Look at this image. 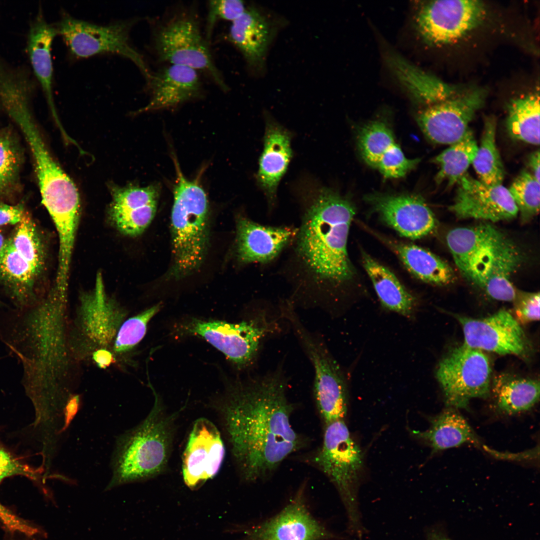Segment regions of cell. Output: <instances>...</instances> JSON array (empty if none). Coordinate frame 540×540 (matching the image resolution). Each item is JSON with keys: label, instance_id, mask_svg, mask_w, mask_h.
Masks as SVG:
<instances>
[{"label": "cell", "instance_id": "cell-1", "mask_svg": "<svg viewBox=\"0 0 540 540\" xmlns=\"http://www.w3.org/2000/svg\"><path fill=\"white\" fill-rule=\"evenodd\" d=\"M295 192L300 223L278 272L295 306H327L340 301L355 276L348 241L356 209L311 178L302 180Z\"/></svg>", "mask_w": 540, "mask_h": 540}, {"label": "cell", "instance_id": "cell-2", "mask_svg": "<svg viewBox=\"0 0 540 540\" xmlns=\"http://www.w3.org/2000/svg\"><path fill=\"white\" fill-rule=\"evenodd\" d=\"M284 377L276 372L227 388L218 403L240 476L247 482L272 474L306 444L292 428Z\"/></svg>", "mask_w": 540, "mask_h": 540}, {"label": "cell", "instance_id": "cell-3", "mask_svg": "<svg viewBox=\"0 0 540 540\" xmlns=\"http://www.w3.org/2000/svg\"><path fill=\"white\" fill-rule=\"evenodd\" d=\"M67 302L52 288L34 305L0 320V338L21 364L22 384L39 414L60 410L72 394Z\"/></svg>", "mask_w": 540, "mask_h": 540}, {"label": "cell", "instance_id": "cell-4", "mask_svg": "<svg viewBox=\"0 0 540 540\" xmlns=\"http://www.w3.org/2000/svg\"><path fill=\"white\" fill-rule=\"evenodd\" d=\"M176 414L164 412L158 396L147 416L117 437L112 459V478L105 491L144 481L161 474L170 456Z\"/></svg>", "mask_w": 540, "mask_h": 540}, {"label": "cell", "instance_id": "cell-5", "mask_svg": "<svg viewBox=\"0 0 540 540\" xmlns=\"http://www.w3.org/2000/svg\"><path fill=\"white\" fill-rule=\"evenodd\" d=\"M172 156L176 180L171 216L173 264L170 276L180 279L197 270L206 257L209 244V206L200 184L203 171L190 180L182 173L176 156Z\"/></svg>", "mask_w": 540, "mask_h": 540}, {"label": "cell", "instance_id": "cell-6", "mask_svg": "<svg viewBox=\"0 0 540 540\" xmlns=\"http://www.w3.org/2000/svg\"><path fill=\"white\" fill-rule=\"evenodd\" d=\"M325 426L322 444L312 462L336 488L346 510L348 532L361 539L366 533L358 498L363 467L362 452L344 420Z\"/></svg>", "mask_w": 540, "mask_h": 540}, {"label": "cell", "instance_id": "cell-7", "mask_svg": "<svg viewBox=\"0 0 540 540\" xmlns=\"http://www.w3.org/2000/svg\"><path fill=\"white\" fill-rule=\"evenodd\" d=\"M14 122L31 150L42 202L56 230L66 233L74 230L80 213V194L75 184L51 156L32 115H22Z\"/></svg>", "mask_w": 540, "mask_h": 540}, {"label": "cell", "instance_id": "cell-8", "mask_svg": "<svg viewBox=\"0 0 540 540\" xmlns=\"http://www.w3.org/2000/svg\"><path fill=\"white\" fill-rule=\"evenodd\" d=\"M277 320L260 310L250 319L237 323L192 318L178 332L204 338L241 369L255 362L264 339L278 328Z\"/></svg>", "mask_w": 540, "mask_h": 540}, {"label": "cell", "instance_id": "cell-9", "mask_svg": "<svg viewBox=\"0 0 540 540\" xmlns=\"http://www.w3.org/2000/svg\"><path fill=\"white\" fill-rule=\"evenodd\" d=\"M154 48L160 61L190 67L208 74L224 91L228 90L213 60L199 22L192 12H178L154 32Z\"/></svg>", "mask_w": 540, "mask_h": 540}, {"label": "cell", "instance_id": "cell-10", "mask_svg": "<svg viewBox=\"0 0 540 540\" xmlns=\"http://www.w3.org/2000/svg\"><path fill=\"white\" fill-rule=\"evenodd\" d=\"M288 322L314 370V393L325 425L344 420L348 410V392L344 374L320 337L306 328L296 314Z\"/></svg>", "mask_w": 540, "mask_h": 540}, {"label": "cell", "instance_id": "cell-11", "mask_svg": "<svg viewBox=\"0 0 540 540\" xmlns=\"http://www.w3.org/2000/svg\"><path fill=\"white\" fill-rule=\"evenodd\" d=\"M133 24L126 20L98 24L64 12L56 25L72 57L82 58L102 54L120 55L134 62L148 80L151 72L130 43V32Z\"/></svg>", "mask_w": 540, "mask_h": 540}, {"label": "cell", "instance_id": "cell-12", "mask_svg": "<svg viewBox=\"0 0 540 540\" xmlns=\"http://www.w3.org/2000/svg\"><path fill=\"white\" fill-rule=\"evenodd\" d=\"M491 373L490 360L484 352L464 344L453 348L436 370L446 406L468 409L472 399L488 397Z\"/></svg>", "mask_w": 540, "mask_h": 540}, {"label": "cell", "instance_id": "cell-13", "mask_svg": "<svg viewBox=\"0 0 540 540\" xmlns=\"http://www.w3.org/2000/svg\"><path fill=\"white\" fill-rule=\"evenodd\" d=\"M126 314L108 295L102 275L98 273L94 288L80 296L74 334L76 340L70 342L74 358L80 348L90 354L100 348L110 350Z\"/></svg>", "mask_w": 540, "mask_h": 540}, {"label": "cell", "instance_id": "cell-14", "mask_svg": "<svg viewBox=\"0 0 540 540\" xmlns=\"http://www.w3.org/2000/svg\"><path fill=\"white\" fill-rule=\"evenodd\" d=\"M486 12L484 4L480 0H434L420 9L416 24L428 43L445 44L462 38L476 28Z\"/></svg>", "mask_w": 540, "mask_h": 540}, {"label": "cell", "instance_id": "cell-15", "mask_svg": "<svg viewBox=\"0 0 540 540\" xmlns=\"http://www.w3.org/2000/svg\"><path fill=\"white\" fill-rule=\"evenodd\" d=\"M240 540H341L311 514L302 486L280 512L256 524L241 528Z\"/></svg>", "mask_w": 540, "mask_h": 540}, {"label": "cell", "instance_id": "cell-16", "mask_svg": "<svg viewBox=\"0 0 540 540\" xmlns=\"http://www.w3.org/2000/svg\"><path fill=\"white\" fill-rule=\"evenodd\" d=\"M454 316L462 326L464 344L470 348L520 358L528 356L532 351V345L520 324L506 310H500L481 318Z\"/></svg>", "mask_w": 540, "mask_h": 540}, {"label": "cell", "instance_id": "cell-17", "mask_svg": "<svg viewBox=\"0 0 540 540\" xmlns=\"http://www.w3.org/2000/svg\"><path fill=\"white\" fill-rule=\"evenodd\" d=\"M484 91L475 89L427 106L417 114L418 124L432 142L452 144L468 132L470 123L484 104Z\"/></svg>", "mask_w": 540, "mask_h": 540}, {"label": "cell", "instance_id": "cell-18", "mask_svg": "<svg viewBox=\"0 0 540 540\" xmlns=\"http://www.w3.org/2000/svg\"><path fill=\"white\" fill-rule=\"evenodd\" d=\"M454 200L449 210L459 218L492 222L515 218L518 208L508 188L490 186L466 174L457 182Z\"/></svg>", "mask_w": 540, "mask_h": 540}, {"label": "cell", "instance_id": "cell-19", "mask_svg": "<svg viewBox=\"0 0 540 540\" xmlns=\"http://www.w3.org/2000/svg\"><path fill=\"white\" fill-rule=\"evenodd\" d=\"M226 454L216 426L204 418L194 423L182 455V474L185 484L192 490L200 488L219 472Z\"/></svg>", "mask_w": 540, "mask_h": 540}, {"label": "cell", "instance_id": "cell-20", "mask_svg": "<svg viewBox=\"0 0 540 540\" xmlns=\"http://www.w3.org/2000/svg\"><path fill=\"white\" fill-rule=\"evenodd\" d=\"M236 221V256L242 265L275 262L290 246L297 232L294 226L264 225L242 214Z\"/></svg>", "mask_w": 540, "mask_h": 540}, {"label": "cell", "instance_id": "cell-21", "mask_svg": "<svg viewBox=\"0 0 540 540\" xmlns=\"http://www.w3.org/2000/svg\"><path fill=\"white\" fill-rule=\"evenodd\" d=\"M366 200L386 224L404 237L420 238L436 226L435 216L420 196L372 194Z\"/></svg>", "mask_w": 540, "mask_h": 540}, {"label": "cell", "instance_id": "cell-22", "mask_svg": "<svg viewBox=\"0 0 540 540\" xmlns=\"http://www.w3.org/2000/svg\"><path fill=\"white\" fill-rule=\"evenodd\" d=\"M265 129L263 150L256 176L258 186L263 192L271 214L277 204V192L293 156L292 134L264 112Z\"/></svg>", "mask_w": 540, "mask_h": 540}, {"label": "cell", "instance_id": "cell-23", "mask_svg": "<svg viewBox=\"0 0 540 540\" xmlns=\"http://www.w3.org/2000/svg\"><path fill=\"white\" fill-rule=\"evenodd\" d=\"M160 190L156 184L112 186L108 212L111 224L124 235L134 237L142 234L155 216Z\"/></svg>", "mask_w": 540, "mask_h": 540}, {"label": "cell", "instance_id": "cell-24", "mask_svg": "<svg viewBox=\"0 0 540 540\" xmlns=\"http://www.w3.org/2000/svg\"><path fill=\"white\" fill-rule=\"evenodd\" d=\"M358 146L364 162L387 178L404 176L418 164V158L406 157L390 128L384 122L364 125L358 136Z\"/></svg>", "mask_w": 540, "mask_h": 540}, {"label": "cell", "instance_id": "cell-25", "mask_svg": "<svg viewBox=\"0 0 540 540\" xmlns=\"http://www.w3.org/2000/svg\"><path fill=\"white\" fill-rule=\"evenodd\" d=\"M147 84L150 98L138 114L173 108L200 98L203 92L198 71L182 65L169 64L151 72Z\"/></svg>", "mask_w": 540, "mask_h": 540}, {"label": "cell", "instance_id": "cell-26", "mask_svg": "<svg viewBox=\"0 0 540 540\" xmlns=\"http://www.w3.org/2000/svg\"><path fill=\"white\" fill-rule=\"evenodd\" d=\"M522 260L519 249L504 234L482 264L473 283L494 300L513 302L517 292L511 277Z\"/></svg>", "mask_w": 540, "mask_h": 540}, {"label": "cell", "instance_id": "cell-27", "mask_svg": "<svg viewBox=\"0 0 540 540\" xmlns=\"http://www.w3.org/2000/svg\"><path fill=\"white\" fill-rule=\"evenodd\" d=\"M272 22L258 9L252 6L232 22L228 40L240 52L248 66L263 69L266 54L276 30Z\"/></svg>", "mask_w": 540, "mask_h": 540}, {"label": "cell", "instance_id": "cell-28", "mask_svg": "<svg viewBox=\"0 0 540 540\" xmlns=\"http://www.w3.org/2000/svg\"><path fill=\"white\" fill-rule=\"evenodd\" d=\"M503 234L488 224L458 228L447 234L446 243L456 264L468 281Z\"/></svg>", "mask_w": 540, "mask_h": 540}, {"label": "cell", "instance_id": "cell-29", "mask_svg": "<svg viewBox=\"0 0 540 540\" xmlns=\"http://www.w3.org/2000/svg\"><path fill=\"white\" fill-rule=\"evenodd\" d=\"M58 34V32L56 24L48 22L40 8L28 30L26 51L34 74L55 116L51 50L52 42Z\"/></svg>", "mask_w": 540, "mask_h": 540}, {"label": "cell", "instance_id": "cell-30", "mask_svg": "<svg viewBox=\"0 0 540 540\" xmlns=\"http://www.w3.org/2000/svg\"><path fill=\"white\" fill-rule=\"evenodd\" d=\"M39 274L14 249L9 238L0 252V284L17 308L31 306L39 300Z\"/></svg>", "mask_w": 540, "mask_h": 540}, {"label": "cell", "instance_id": "cell-31", "mask_svg": "<svg viewBox=\"0 0 540 540\" xmlns=\"http://www.w3.org/2000/svg\"><path fill=\"white\" fill-rule=\"evenodd\" d=\"M362 262L383 308L412 318L418 306L416 298L390 269L364 251Z\"/></svg>", "mask_w": 540, "mask_h": 540}, {"label": "cell", "instance_id": "cell-32", "mask_svg": "<svg viewBox=\"0 0 540 540\" xmlns=\"http://www.w3.org/2000/svg\"><path fill=\"white\" fill-rule=\"evenodd\" d=\"M391 248L408 270L418 278L435 285L445 286L454 282V272L444 261L420 246L374 234Z\"/></svg>", "mask_w": 540, "mask_h": 540}, {"label": "cell", "instance_id": "cell-33", "mask_svg": "<svg viewBox=\"0 0 540 540\" xmlns=\"http://www.w3.org/2000/svg\"><path fill=\"white\" fill-rule=\"evenodd\" d=\"M430 426L424 432L412 430L417 438L427 442L433 452L470 443L481 445L476 434L456 408L446 407L430 420Z\"/></svg>", "mask_w": 540, "mask_h": 540}, {"label": "cell", "instance_id": "cell-34", "mask_svg": "<svg viewBox=\"0 0 540 540\" xmlns=\"http://www.w3.org/2000/svg\"><path fill=\"white\" fill-rule=\"evenodd\" d=\"M388 64L401 84L416 100L427 106L452 96L456 90L410 64L399 56H388Z\"/></svg>", "mask_w": 540, "mask_h": 540}, {"label": "cell", "instance_id": "cell-35", "mask_svg": "<svg viewBox=\"0 0 540 540\" xmlns=\"http://www.w3.org/2000/svg\"><path fill=\"white\" fill-rule=\"evenodd\" d=\"M496 410L511 416L530 410L539 400L538 380L508 374L496 376L490 384Z\"/></svg>", "mask_w": 540, "mask_h": 540}, {"label": "cell", "instance_id": "cell-36", "mask_svg": "<svg viewBox=\"0 0 540 540\" xmlns=\"http://www.w3.org/2000/svg\"><path fill=\"white\" fill-rule=\"evenodd\" d=\"M540 96L529 94L512 100L508 106L506 128L514 139L540 144Z\"/></svg>", "mask_w": 540, "mask_h": 540}, {"label": "cell", "instance_id": "cell-37", "mask_svg": "<svg viewBox=\"0 0 540 540\" xmlns=\"http://www.w3.org/2000/svg\"><path fill=\"white\" fill-rule=\"evenodd\" d=\"M478 148L474 134L469 129L460 140L450 144L432 160L440 167L435 178L436 183L446 182L448 186L456 184L466 174Z\"/></svg>", "mask_w": 540, "mask_h": 540}, {"label": "cell", "instance_id": "cell-38", "mask_svg": "<svg viewBox=\"0 0 540 540\" xmlns=\"http://www.w3.org/2000/svg\"><path fill=\"white\" fill-rule=\"evenodd\" d=\"M496 126L494 118L485 119L480 144L472 162L479 180L490 186L502 184L504 176V167L496 142Z\"/></svg>", "mask_w": 540, "mask_h": 540}, {"label": "cell", "instance_id": "cell-39", "mask_svg": "<svg viewBox=\"0 0 540 540\" xmlns=\"http://www.w3.org/2000/svg\"><path fill=\"white\" fill-rule=\"evenodd\" d=\"M14 249L40 275L45 262L44 246L36 224L27 212L9 238Z\"/></svg>", "mask_w": 540, "mask_h": 540}, {"label": "cell", "instance_id": "cell-40", "mask_svg": "<svg viewBox=\"0 0 540 540\" xmlns=\"http://www.w3.org/2000/svg\"><path fill=\"white\" fill-rule=\"evenodd\" d=\"M508 190L524 222L531 220L538 213L540 182L530 172L522 170Z\"/></svg>", "mask_w": 540, "mask_h": 540}, {"label": "cell", "instance_id": "cell-41", "mask_svg": "<svg viewBox=\"0 0 540 540\" xmlns=\"http://www.w3.org/2000/svg\"><path fill=\"white\" fill-rule=\"evenodd\" d=\"M160 308V304H158L125 320L114 340V352L124 353L136 346L145 336L148 322Z\"/></svg>", "mask_w": 540, "mask_h": 540}, {"label": "cell", "instance_id": "cell-42", "mask_svg": "<svg viewBox=\"0 0 540 540\" xmlns=\"http://www.w3.org/2000/svg\"><path fill=\"white\" fill-rule=\"evenodd\" d=\"M20 158L16 144L6 136H0V196L12 192L17 180Z\"/></svg>", "mask_w": 540, "mask_h": 540}, {"label": "cell", "instance_id": "cell-43", "mask_svg": "<svg viewBox=\"0 0 540 540\" xmlns=\"http://www.w3.org/2000/svg\"><path fill=\"white\" fill-rule=\"evenodd\" d=\"M246 8L244 2L240 0L209 1L206 27V40L210 38L217 20H225L232 22L239 18Z\"/></svg>", "mask_w": 540, "mask_h": 540}, {"label": "cell", "instance_id": "cell-44", "mask_svg": "<svg viewBox=\"0 0 540 540\" xmlns=\"http://www.w3.org/2000/svg\"><path fill=\"white\" fill-rule=\"evenodd\" d=\"M540 293L517 292L514 302L516 320L520 324L540 320Z\"/></svg>", "mask_w": 540, "mask_h": 540}, {"label": "cell", "instance_id": "cell-45", "mask_svg": "<svg viewBox=\"0 0 540 540\" xmlns=\"http://www.w3.org/2000/svg\"><path fill=\"white\" fill-rule=\"evenodd\" d=\"M22 476L36 480L38 471L20 460L0 443V483L4 478Z\"/></svg>", "mask_w": 540, "mask_h": 540}, {"label": "cell", "instance_id": "cell-46", "mask_svg": "<svg viewBox=\"0 0 540 540\" xmlns=\"http://www.w3.org/2000/svg\"><path fill=\"white\" fill-rule=\"evenodd\" d=\"M26 212L23 204L13 205L0 202V226L16 225Z\"/></svg>", "mask_w": 540, "mask_h": 540}, {"label": "cell", "instance_id": "cell-47", "mask_svg": "<svg viewBox=\"0 0 540 540\" xmlns=\"http://www.w3.org/2000/svg\"><path fill=\"white\" fill-rule=\"evenodd\" d=\"M92 358L100 368L105 369L115 362L114 356L112 352L106 348H100L94 351Z\"/></svg>", "mask_w": 540, "mask_h": 540}, {"label": "cell", "instance_id": "cell-48", "mask_svg": "<svg viewBox=\"0 0 540 540\" xmlns=\"http://www.w3.org/2000/svg\"><path fill=\"white\" fill-rule=\"evenodd\" d=\"M540 151L536 150L528 157V165L531 170V174L540 182Z\"/></svg>", "mask_w": 540, "mask_h": 540}, {"label": "cell", "instance_id": "cell-49", "mask_svg": "<svg viewBox=\"0 0 540 540\" xmlns=\"http://www.w3.org/2000/svg\"><path fill=\"white\" fill-rule=\"evenodd\" d=\"M427 540H450L440 536L436 532H430L427 534Z\"/></svg>", "mask_w": 540, "mask_h": 540}, {"label": "cell", "instance_id": "cell-50", "mask_svg": "<svg viewBox=\"0 0 540 540\" xmlns=\"http://www.w3.org/2000/svg\"><path fill=\"white\" fill-rule=\"evenodd\" d=\"M6 242V240L4 238L2 234L0 231V252L4 246Z\"/></svg>", "mask_w": 540, "mask_h": 540}]
</instances>
